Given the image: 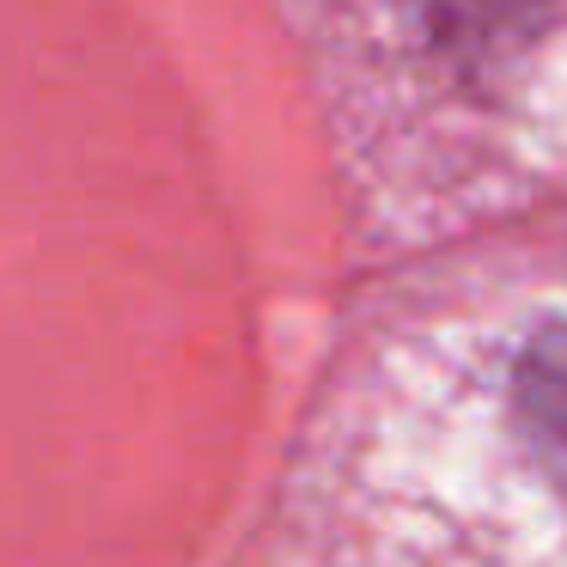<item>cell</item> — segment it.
I'll return each instance as SVG.
<instances>
[{
  "label": "cell",
  "mask_w": 567,
  "mask_h": 567,
  "mask_svg": "<svg viewBox=\"0 0 567 567\" xmlns=\"http://www.w3.org/2000/svg\"><path fill=\"white\" fill-rule=\"evenodd\" d=\"M513 440L549 482L567 488V318H543L506 372Z\"/></svg>",
  "instance_id": "obj_1"
}]
</instances>
